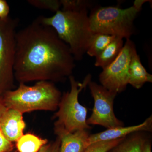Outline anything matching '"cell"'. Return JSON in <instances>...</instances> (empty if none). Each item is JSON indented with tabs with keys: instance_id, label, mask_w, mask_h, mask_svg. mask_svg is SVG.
<instances>
[{
	"instance_id": "obj_1",
	"label": "cell",
	"mask_w": 152,
	"mask_h": 152,
	"mask_svg": "<svg viewBox=\"0 0 152 152\" xmlns=\"http://www.w3.org/2000/svg\"><path fill=\"white\" fill-rule=\"evenodd\" d=\"M75 61L68 45L39 18L17 32L14 73L20 83L62 81L71 76Z\"/></svg>"
},
{
	"instance_id": "obj_2",
	"label": "cell",
	"mask_w": 152,
	"mask_h": 152,
	"mask_svg": "<svg viewBox=\"0 0 152 152\" xmlns=\"http://www.w3.org/2000/svg\"><path fill=\"white\" fill-rule=\"evenodd\" d=\"M38 18L43 24L53 28L59 37L68 45L75 60L83 58L93 35L88 10H60L51 17Z\"/></svg>"
},
{
	"instance_id": "obj_3",
	"label": "cell",
	"mask_w": 152,
	"mask_h": 152,
	"mask_svg": "<svg viewBox=\"0 0 152 152\" xmlns=\"http://www.w3.org/2000/svg\"><path fill=\"white\" fill-rule=\"evenodd\" d=\"M3 96L2 101L7 109L23 114L37 110H55L58 107L61 94L53 83L39 81L33 86L20 83L17 89L7 91Z\"/></svg>"
},
{
	"instance_id": "obj_4",
	"label": "cell",
	"mask_w": 152,
	"mask_h": 152,
	"mask_svg": "<svg viewBox=\"0 0 152 152\" xmlns=\"http://www.w3.org/2000/svg\"><path fill=\"white\" fill-rule=\"evenodd\" d=\"M140 11L133 5L126 9L117 6L95 8L88 15L91 31L93 34L130 39L135 32L134 21Z\"/></svg>"
},
{
	"instance_id": "obj_5",
	"label": "cell",
	"mask_w": 152,
	"mask_h": 152,
	"mask_svg": "<svg viewBox=\"0 0 152 152\" xmlns=\"http://www.w3.org/2000/svg\"><path fill=\"white\" fill-rule=\"evenodd\" d=\"M70 91L64 93L58 105V111L56 113L58 120L55 126L62 128L69 132L89 129L91 127L87 124L88 110L79 102L78 97L82 90L91 81L90 74L86 76L82 83L77 81L72 76L69 77Z\"/></svg>"
},
{
	"instance_id": "obj_6",
	"label": "cell",
	"mask_w": 152,
	"mask_h": 152,
	"mask_svg": "<svg viewBox=\"0 0 152 152\" xmlns=\"http://www.w3.org/2000/svg\"><path fill=\"white\" fill-rule=\"evenodd\" d=\"M18 22L8 17L0 20V96L13 85Z\"/></svg>"
},
{
	"instance_id": "obj_7",
	"label": "cell",
	"mask_w": 152,
	"mask_h": 152,
	"mask_svg": "<svg viewBox=\"0 0 152 152\" xmlns=\"http://www.w3.org/2000/svg\"><path fill=\"white\" fill-rule=\"evenodd\" d=\"M88 86L94 105L91 115L87 119V124L89 126L99 125L107 129L124 126V123L117 118L114 113V101L116 93L91 80Z\"/></svg>"
},
{
	"instance_id": "obj_8",
	"label": "cell",
	"mask_w": 152,
	"mask_h": 152,
	"mask_svg": "<svg viewBox=\"0 0 152 152\" xmlns=\"http://www.w3.org/2000/svg\"><path fill=\"white\" fill-rule=\"evenodd\" d=\"M135 47L130 39H126L116 58L100 74L99 80L102 86L117 94L126 88L131 56Z\"/></svg>"
},
{
	"instance_id": "obj_9",
	"label": "cell",
	"mask_w": 152,
	"mask_h": 152,
	"mask_svg": "<svg viewBox=\"0 0 152 152\" xmlns=\"http://www.w3.org/2000/svg\"><path fill=\"white\" fill-rule=\"evenodd\" d=\"M152 127V118L151 116L140 124L110 128L101 132L90 135L87 140V147L98 142L114 140L126 137L131 134L141 131H151Z\"/></svg>"
},
{
	"instance_id": "obj_10",
	"label": "cell",
	"mask_w": 152,
	"mask_h": 152,
	"mask_svg": "<svg viewBox=\"0 0 152 152\" xmlns=\"http://www.w3.org/2000/svg\"><path fill=\"white\" fill-rule=\"evenodd\" d=\"M55 131L61 140L60 152H84L90 135L86 130L69 132L62 128L55 126Z\"/></svg>"
},
{
	"instance_id": "obj_11",
	"label": "cell",
	"mask_w": 152,
	"mask_h": 152,
	"mask_svg": "<svg viewBox=\"0 0 152 152\" xmlns=\"http://www.w3.org/2000/svg\"><path fill=\"white\" fill-rule=\"evenodd\" d=\"M23 114L16 110L7 109L0 121V128L10 141L17 142L22 136L26 124Z\"/></svg>"
},
{
	"instance_id": "obj_12",
	"label": "cell",
	"mask_w": 152,
	"mask_h": 152,
	"mask_svg": "<svg viewBox=\"0 0 152 152\" xmlns=\"http://www.w3.org/2000/svg\"><path fill=\"white\" fill-rule=\"evenodd\" d=\"M152 75L148 73L142 64L136 48L133 50L129 69L128 84L137 89L146 83H152Z\"/></svg>"
},
{
	"instance_id": "obj_13",
	"label": "cell",
	"mask_w": 152,
	"mask_h": 152,
	"mask_svg": "<svg viewBox=\"0 0 152 152\" xmlns=\"http://www.w3.org/2000/svg\"><path fill=\"white\" fill-rule=\"evenodd\" d=\"M123 39L116 37L105 49L96 57L95 66L104 69L116 58L124 47Z\"/></svg>"
},
{
	"instance_id": "obj_14",
	"label": "cell",
	"mask_w": 152,
	"mask_h": 152,
	"mask_svg": "<svg viewBox=\"0 0 152 152\" xmlns=\"http://www.w3.org/2000/svg\"><path fill=\"white\" fill-rule=\"evenodd\" d=\"M121 142L108 152H141L142 147L145 139L138 132Z\"/></svg>"
},
{
	"instance_id": "obj_15",
	"label": "cell",
	"mask_w": 152,
	"mask_h": 152,
	"mask_svg": "<svg viewBox=\"0 0 152 152\" xmlns=\"http://www.w3.org/2000/svg\"><path fill=\"white\" fill-rule=\"evenodd\" d=\"M47 143V140L27 134L17 141V148L19 152H38Z\"/></svg>"
},
{
	"instance_id": "obj_16",
	"label": "cell",
	"mask_w": 152,
	"mask_h": 152,
	"mask_svg": "<svg viewBox=\"0 0 152 152\" xmlns=\"http://www.w3.org/2000/svg\"><path fill=\"white\" fill-rule=\"evenodd\" d=\"M115 37L101 33L93 34L87 50V54L91 57L98 56Z\"/></svg>"
},
{
	"instance_id": "obj_17",
	"label": "cell",
	"mask_w": 152,
	"mask_h": 152,
	"mask_svg": "<svg viewBox=\"0 0 152 152\" xmlns=\"http://www.w3.org/2000/svg\"><path fill=\"white\" fill-rule=\"evenodd\" d=\"M61 10L81 11L88 10L93 6V2L86 0H61Z\"/></svg>"
},
{
	"instance_id": "obj_18",
	"label": "cell",
	"mask_w": 152,
	"mask_h": 152,
	"mask_svg": "<svg viewBox=\"0 0 152 152\" xmlns=\"http://www.w3.org/2000/svg\"><path fill=\"white\" fill-rule=\"evenodd\" d=\"M28 2L37 8L48 10L55 13L60 10L61 7V1L58 0H28Z\"/></svg>"
},
{
	"instance_id": "obj_19",
	"label": "cell",
	"mask_w": 152,
	"mask_h": 152,
	"mask_svg": "<svg viewBox=\"0 0 152 152\" xmlns=\"http://www.w3.org/2000/svg\"><path fill=\"white\" fill-rule=\"evenodd\" d=\"M125 138L95 143L87 147L84 152H108L119 143Z\"/></svg>"
},
{
	"instance_id": "obj_20",
	"label": "cell",
	"mask_w": 152,
	"mask_h": 152,
	"mask_svg": "<svg viewBox=\"0 0 152 152\" xmlns=\"http://www.w3.org/2000/svg\"><path fill=\"white\" fill-rule=\"evenodd\" d=\"M12 144L3 134L0 128V152H9L12 149Z\"/></svg>"
},
{
	"instance_id": "obj_21",
	"label": "cell",
	"mask_w": 152,
	"mask_h": 152,
	"mask_svg": "<svg viewBox=\"0 0 152 152\" xmlns=\"http://www.w3.org/2000/svg\"><path fill=\"white\" fill-rule=\"evenodd\" d=\"M10 7L8 3L5 0H0V20L9 17Z\"/></svg>"
},
{
	"instance_id": "obj_22",
	"label": "cell",
	"mask_w": 152,
	"mask_h": 152,
	"mask_svg": "<svg viewBox=\"0 0 152 152\" xmlns=\"http://www.w3.org/2000/svg\"><path fill=\"white\" fill-rule=\"evenodd\" d=\"M141 152H151V142L146 139L145 140L142 145Z\"/></svg>"
},
{
	"instance_id": "obj_23",
	"label": "cell",
	"mask_w": 152,
	"mask_h": 152,
	"mask_svg": "<svg viewBox=\"0 0 152 152\" xmlns=\"http://www.w3.org/2000/svg\"><path fill=\"white\" fill-rule=\"evenodd\" d=\"M61 145V140L58 137L56 141L53 144V148L51 152H60V147Z\"/></svg>"
},
{
	"instance_id": "obj_24",
	"label": "cell",
	"mask_w": 152,
	"mask_h": 152,
	"mask_svg": "<svg viewBox=\"0 0 152 152\" xmlns=\"http://www.w3.org/2000/svg\"><path fill=\"white\" fill-rule=\"evenodd\" d=\"M147 1V0H136L134 2L133 5L135 7L137 8L142 10V6L145 3L148 1Z\"/></svg>"
},
{
	"instance_id": "obj_25",
	"label": "cell",
	"mask_w": 152,
	"mask_h": 152,
	"mask_svg": "<svg viewBox=\"0 0 152 152\" xmlns=\"http://www.w3.org/2000/svg\"><path fill=\"white\" fill-rule=\"evenodd\" d=\"M7 110V107L3 103L2 101L0 100V121Z\"/></svg>"
},
{
	"instance_id": "obj_26",
	"label": "cell",
	"mask_w": 152,
	"mask_h": 152,
	"mask_svg": "<svg viewBox=\"0 0 152 152\" xmlns=\"http://www.w3.org/2000/svg\"><path fill=\"white\" fill-rule=\"evenodd\" d=\"M53 148V145H45L40 149L38 152H51Z\"/></svg>"
}]
</instances>
